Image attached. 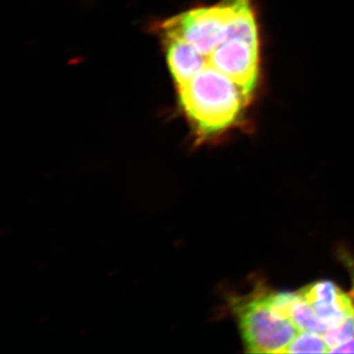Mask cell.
Returning a JSON list of instances; mask_svg holds the SVG:
<instances>
[{
  "label": "cell",
  "instance_id": "cell-1",
  "mask_svg": "<svg viewBox=\"0 0 354 354\" xmlns=\"http://www.w3.org/2000/svg\"><path fill=\"white\" fill-rule=\"evenodd\" d=\"M176 88L196 146L215 142L239 127L251 102L232 79L207 62Z\"/></svg>",
  "mask_w": 354,
  "mask_h": 354
},
{
  "label": "cell",
  "instance_id": "cell-2",
  "mask_svg": "<svg viewBox=\"0 0 354 354\" xmlns=\"http://www.w3.org/2000/svg\"><path fill=\"white\" fill-rule=\"evenodd\" d=\"M272 293L265 281L257 279L246 295H225V309L237 324L247 353H286L299 332L277 311Z\"/></svg>",
  "mask_w": 354,
  "mask_h": 354
},
{
  "label": "cell",
  "instance_id": "cell-3",
  "mask_svg": "<svg viewBox=\"0 0 354 354\" xmlns=\"http://www.w3.org/2000/svg\"><path fill=\"white\" fill-rule=\"evenodd\" d=\"M246 0H221L212 6L191 9L160 25V32L183 39L208 57L232 36L239 11Z\"/></svg>",
  "mask_w": 354,
  "mask_h": 354
},
{
  "label": "cell",
  "instance_id": "cell-4",
  "mask_svg": "<svg viewBox=\"0 0 354 354\" xmlns=\"http://www.w3.org/2000/svg\"><path fill=\"white\" fill-rule=\"evenodd\" d=\"M260 50V39L232 36L206 57V62L232 79L251 102L259 84Z\"/></svg>",
  "mask_w": 354,
  "mask_h": 354
},
{
  "label": "cell",
  "instance_id": "cell-5",
  "mask_svg": "<svg viewBox=\"0 0 354 354\" xmlns=\"http://www.w3.org/2000/svg\"><path fill=\"white\" fill-rule=\"evenodd\" d=\"M298 292L322 326L324 335L354 315L353 297L334 281L328 279L314 281L300 288Z\"/></svg>",
  "mask_w": 354,
  "mask_h": 354
},
{
  "label": "cell",
  "instance_id": "cell-6",
  "mask_svg": "<svg viewBox=\"0 0 354 354\" xmlns=\"http://www.w3.org/2000/svg\"><path fill=\"white\" fill-rule=\"evenodd\" d=\"M167 65L176 88L184 85L206 65V57L183 39L162 34Z\"/></svg>",
  "mask_w": 354,
  "mask_h": 354
},
{
  "label": "cell",
  "instance_id": "cell-7",
  "mask_svg": "<svg viewBox=\"0 0 354 354\" xmlns=\"http://www.w3.org/2000/svg\"><path fill=\"white\" fill-rule=\"evenodd\" d=\"M286 353H329V348L323 335L299 330Z\"/></svg>",
  "mask_w": 354,
  "mask_h": 354
},
{
  "label": "cell",
  "instance_id": "cell-8",
  "mask_svg": "<svg viewBox=\"0 0 354 354\" xmlns=\"http://www.w3.org/2000/svg\"><path fill=\"white\" fill-rule=\"evenodd\" d=\"M337 258L341 261L342 265L346 267L351 276V295L354 299V257L348 248L344 246H339L337 250Z\"/></svg>",
  "mask_w": 354,
  "mask_h": 354
},
{
  "label": "cell",
  "instance_id": "cell-9",
  "mask_svg": "<svg viewBox=\"0 0 354 354\" xmlns=\"http://www.w3.org/2000/svg\"><path fill=\"white\" fill-rule=\"evenodd\" d=\"M332 353H354V337L337 346Z\"/></svg>",
  "mask_w": 354,
  "mask_h": 354
}]
</instances>
